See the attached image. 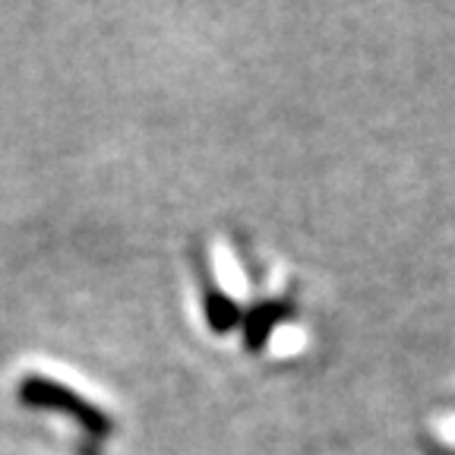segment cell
Segmentation results:
<instances>
[{"instance_id":"obj_1","label":"cell","mask_w":455,"mask_h":455,"mask_svg":"<svg viewBox=\"0 0 455 455\" xmlns=\"http://www.w3.org/2000/svg\"><path fill=\"white\" fill-rule=\"evenodd\" d=\"M199 323L228 351L282 363L310 348L300 282L278 256L235 231L203 235L190 250Z\"/></svg>"}]
</instances>
